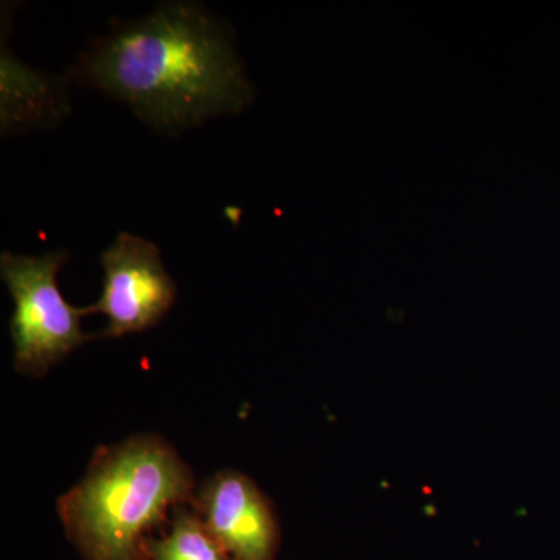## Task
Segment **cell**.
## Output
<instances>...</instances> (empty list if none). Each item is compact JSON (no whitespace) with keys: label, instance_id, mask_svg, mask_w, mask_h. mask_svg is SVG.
Instances as JSON below:
<instances>
[{"label":"cell","instance_id":"52a82bcc","mask_svg":"<svg viewBox=\"0 0 560 560\" xmlns=\"http://www.w3.org/2000/svg\"><path fill=\"white\" fill-rule=\"evenodd\" d=\"M168 526L149 541V560H231L191 504L176 508Z\"/></svg>","mask_w":560,"mask_h":560},{"label":"cell","instance_id":"3957f363","mask_svg":"<svg viewBox=\"0 0 560 560\" xmlns=\"http://www.w3.org/2000/svg\"><path fill=\"white\" fill-rule=\"evenodd\" d=\"M69 257L68 250L39 257L7 250L0 256V276L14 302V370L27 377H43L73 350L98 338L84 334L83 308L70 305L58 287V272Z\"/></svg>","mask_w":560,"mask_h":560},{"label":"cell","instance_id":"7a4b0ae2","mask_svg":"<svg viewBox=\"0 0 560 560\" xmlns=\"http://www.w3.org/2000/svg\"><path fill=\"white\" fill-rule=\"evenodd\" d=\"M195 475L167 441L135 434L92 455L86 474L57 501L62 528L84 560H149L168 512L194 504Z\"/></svg>","mask_w":560,"mask_h":560},{"label":"cell","instance_id":"277c9868","mask_svg":"<svg viewBox=\"0 0 560 560\" xmlns=\"http://www.w3.org/2000/svg\"><path fill=\"white\" fill-rule=\"evenodd\" d=\"M103 290L84 316L103 313L108 318L103 338H120L158 326L176 301V283L165 270L154 243L120 232L101 257Z\"/></svg>","mask_w":560,"mask_h":560},{"label":"cell","instance_id":"5b68a950","mask_svg":"<svg viewBox=\"0 0 560 560\" xmlns=\"http://www.w3.org/2000/svg\"><path fill=\"white\" fill-rule=\"evenodd\" d=\"M194 510L231 560H276L280 525L271 500L248 475L221 470L195 493Z\"/></svg>","mask_w":560,"mask_h":560},{"label":"cell","instance_id":"8992f818","mask_svg":"<svg viewBox=\"0 0 560 560\" xmlns=\"http://www.w3.org/2000/svg\"><path fill=\"white\" fill-rule=\"evenodd\" d=\"M0 124L2 132L55 125L68 113L62 84L43 70L28 68L11 54L5 40L0 58Z\"/></svg>","mask_w":560,"mask_h":560},{"label":"cell","instance_id":"6da1fadb","mask_svg":"<svg viewBox=\"0 0 560 560\" xmlns=\"http://www.w3.org/2000/svg\"><path fill=\"white\" fill-rule=\"evenodd\" d=\"M69 80L127 103L151 130L176 136L254 102L230 35L205 7L161 3L142 20L95 40Z\"/></svg>","mask_w":560,"mask_h":560}]
</instances>
